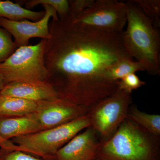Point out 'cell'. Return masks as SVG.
Segmentation results:
<instances>
[{
    "instance_id": "1",
    "label": "cell",
    "mask_w": 160,
    "mask_h": 160,
    "mask_svg": "<svg viewBox=\"0 0 160 160\" xmlns=\"http://www.w3.org/2000/svg\"><path fill=\"white\" fill-rule=\"evenodd\" d=\"M74 18L68 14L49 22L44 54L47 82L59 98L90 109L119 90V81L110 78L109 70L132 58L122 33L77 22Z\"/></svg>"
},
{
    "instance_id": "2",
    "label": "cell",
    "mask_w": 160,
    "mask_h": 160,
    "mask_svg": "<svg viewBox=\"0 0 160 160\" xmlns=\"http://www.w3.org/2000/svg\"><path fill=\"white\" fill-rule=\"evenodd\" d=\"M126 4L127 28L122 32V37L126 51L147 73L159 75V32L133 1H127Z\"/></svg>"
},
{
    "instance_id": "3",
    "label": "cell",
    "mask_w": 160,
    "mask_h": 160,
    "mask_svg": "<svg viewBox=\"0 0 160 160\" xmlns=\"http://www.w3.org/2000/svg\"><path fill=\"white\" fill-rule=\"evenodd\" d=\"M158 138L126 118L110 137L100 142L102 160H160Z\"/></svg>"
},
{
    "instance_id": "4",
    "label": "cell",
    "mask_w": 160,
    "mask_h": 160,
    "mask_svg": "<svg viewBox=\"0 0 160 160\" xmlns=\"http://www.w3.org/2000/svg\"><path fill=\"white\" fill-rule=\"evenodd\" d=\"M88 114L60 126L13 138L14 150H18L40 157L46 160H53L58 150L81 131L91 126Z\"/></svg>"
},
{
    "instance_id": "5",
    "label": "cell",
    "mask_w": 160,
    "mask_h": 160,
    "mask_svg": "<svg viewBox=\"0 0 160 160\" xmlns=\"http://www.w3.org/2000/svg\"><path fill=\"white\" fill-rule=\"evenodd\" d=\"M46 40L35 45L21 46L2 62L0 74L5 83L47 82L49 72L44 61Z\"/></svg>"
},
{
    "instance_id": "6",
    "label": "cell",
    "mask_w": 160,
    "mask_h": 160,
    "mask_svg": "<svg viewBox=\"0 0 160 160\" xmlns=\"http://www.w3.org/2000/svg\"><path fill=\"white\" fill-rule=\"evenodd\" d=\"M131 102V92L119 89L90 108L88 114L97 135L110 137L127 118Z\"/></svg>"
},
{
    "instance_id": "7",
    "label": "cell",
    "mask_w": 160,
    "mask_h": 160,
    "mask_svg": "<svg viewBox=\"0 0 160 160\" xmlns=\"http://www.w3.org/2000/svg\"><path fill=\"white\" fill-rule=\"evenodd\" d=\"M74 21L96 28L122 33L127 22L126 2L117 0H97L74 18Z\"/></svg>"
},
{
    "instance_id": "8",
    "label": "cell",
    "mask_w": 160,
    "mask_h": 160,
    "mask_svg": "<svg viewBox=\"0 0 160 160\" xmlns=\"http://www.w3.org/2000/svg\"><path fill=\"white\" fill-rule=\"evenodd\" d=\"M33 114L42 131L66 124L87 114L90 109L61 98L38 102Z\"/></svg>"
},
{
    "instance_id": "9",
    "label": "cell",
    "mask_w": 160,
    "mask_h": 160,
    "mask_svg": "<svg viewBox=\"0 0 160 160\" xmlns=\"http://www.w3.org/2000/svg\"><path fill=\"white\" fill-rule=\"evenodd\" d=\"M45 14L41 19L31 22L25 19L20 21H11L0 18V26L11 35L14 38L17 48L29 45V40L32 38H49V23L50 19L58 18L56 10L49 5H42Z\"/></svg>"
},
{
    "instance_id": "10",
    "label": "cell",
    "mask_w": 160,
    "mask_h": 160,
    "mask_svg": "<svg viewBox=\"0 0 160 160\" xmlns=\"http://www.w3.org/2000/svg\"><path fill=\"white\" fill-rule=\"evenodd\" d=\"M99 142L96 132L90 126L58 150L53 160H94Z\"/></svg>"
},
{
    "instance_id": "11",
    "label": "cell",
    "mask_w": 160,
    "mask_h": 160,
    "mask_svg": "<svg viewBox=\"0 0 160 160\" xmlns=\"http://www.w3.org/2000/svg\"><path fill=\"white\" fill-rule=\"evenodd\" d=\"M0 95L20 98L37 102L59 98L56 90L48 82L39 83H7L0 91Z\"/></svg>"
},
{
    "instance_id": "12",
    "label": "cell",
    "mask_w": 160,
    "mask_h": 160,
    "mask_svg": "<svg viewBox=\"0 0 160 160\" xmlns=\"http://www.w3.org/2000/svg\"><path fill=\"white\" fill-rule=\"evenodd\" d=\"M42 131L33 113L20 117L0 116V136L6 140Z\"/></svg>"
},
{
    "instance_id": "13",
    "label": "cell",
    "mask_w": 160,
    "mask_h": 160,
    "mask_svg": "<svg viewBox=\"0 0 160 160\" xmlns=\"http://www.w3.org/2000/svg\"><path fill=\"white\" fill-rule=\"evenodd\" d=\"M37 102L0 95V116L20 117L33 113Z\"/></svg>"
},
{
    "instance_id": "14",
    "label": "cell",
    "mask_w": 160,
    "mask_h": 160,
    "mask_svg": "<svg viewBox=\"0 0 160 160\" xmlns=\"http://www.w3.org/2000/svg\"><path fill=\"white\" fill-rule=\"evenodd\" d=\"M45 11H33L23 8L18 3L9 1H0V18L11 21H20L23 20L38 21L44 16Z\"/></svg>"
},
{
    "instance_id": "15",
    "label": "cell",
    "mask_w": 160,
    "mask_h": 160,
    "mask_svg": "<svg viewBox=\"0 0 160 160\" xmlns=\"http://www.w3.org/2000/svg\"><path fill=\"white\" fill-rule=\"evenodd\" d=\"M127 118L150 134L157 137L160 136V115L146 113L132 106L129 108Z\"/></svg>"
},
{
    "instance_id": "16",
    "label": "cell",
    "mask_w": 160,
    "mask_h": 160,
    "mask_svg": "<svg viewBox=\"0 0 160 160\" xmlns=\"http://www.w3.org/2000/svg\"><path fill=\"white\" fill-rule=\"evenodd\" d=\"M139 71H145L142 65L132 59H127L116 63L109 70V76L112 80L119 81L127 75Z\"/></svg>"
},
{
    "instance_id": "17",
    "label": "cell",
    "mask_w": 160,
    "mask_h": 160,
    "mask_svg": "<svg viewBox=\"0 0 160 160\" xmlns=\"http://www.w3.org/2000/svg\"><path fill=\"white\" fill-rule=\"evenodd\" d=\"M155 27L160 26L159 0H133Z\"/></svg>"
},
{
    "instance_id": "18",
    "label": "cell",
    "mask_w": 160,
    "mask_h": 160,
    "mask_svg": "<svg viewBox=\"0 0 160 160\" xmlns=\"http://www.w3.org/2000/svg\"><path fill=\"white\" fill-rule=\"evenodd\" d=\"M39 5L51 6L56 10L59 18L65 17L69 13V2L67 0H32L26 2V9H28Z\"/></svg>"
},
{
    "instance_id": "19",
    "label": "cell",
    "mask_w": 160,
    "mask_h": 160,
    "mask_svg": "<svg viewBox=\"0 0 160 160\" xmlns=\"http://www.w3.org/2000/svg\"><path fill=\"white\" fill-rule=\"evenodd\" d=\"M16 48L11 35L0 26V63L11 55Z\"/></svg>"
},
{
    "instance_id": "20",
    "label": "cell",
    "mask_w": 160,
    "mask_h": 160,
    "mask_svg": "<svg viewBox=\"0 0 160 160\" xmlns=\"http://www.w3.org/2000/svg\"><path fill=\"white\" fill-rule=\"evenodd\" d=\"M145 84L146 83L140 79L135 73H130L120 80L119 89L132 93V90L138 89Z\"/></svg>"
},
{
    "instance_id": "21",
    "label": "cell",
    "mask_w": 160,
    "mask_h": 160,
    "mask_svg": "<svg viewBox=\"0 0 160 160\" xmlns=\"http://www.w3.org/2000/svg\"><path fill=\"white\" fill-rule=\"evenodd\" d=\"M0 160H46L18 150L6 151L0 149Z\"/></svg>"
},
{
    "instance_id": "22",
    "label": "cell",
    "mask_w": 160,
    "mask_h": 160,
    "mask_svg": "<svg viewBox=\"0 0 160 160\" xmlns=\"http://www.w3.org/2000/svg\"><path fill=\"white\" fill-rule=\"evenodd\" d=\"M95 0H74L69 1V14L76 17L77 16L91 6Z\"/></svg>"
},
{
    "instance_id": "23",
    "label": "cell",
    "mask_w": 160,
    "mask_h": 160,
    "mask_svg": "<svg viewBox=\"0 0 160 160\" xmlns=\"http://www.w3.org/2000/svg\"><path fill=\"white\" fill-rule=\"evenodd\" d=\"M15 144L11 140H6L0 136V148L6 151H13L16 148Z\"/></svg>"
},
{
    "instance_id": "24",
    "label": "cell",
    "mask_w": 160,
    "mask_h": 160,
    "mask_svg": "<svg viewBox=\"0 0 160 160\" xmlns=\"http://www.w3.org/2000/svg\"><path fill=\"white\" fill-rule=\"evenodd\" d=\"M5 84H6V83H5V82H4V80L3 79L2 77V76L0 74V91L2 89L3 87L5 86Z\"/></svg>"
},
{
    "instance_id": "25",
    "label": "cell",
    "mask_w": 160,
    "mask_h": 160,
    "mask_svg": "<svg viewBox=\"0 0 160 160\" xmlns=\"http://www.w3.org/2000/svg\"><path fill=\"white\" fill-rule=\"evenodd\" d=\"M94 160H100V159H99L98 158H96Z\"/></svg>"
}]
</instances>
